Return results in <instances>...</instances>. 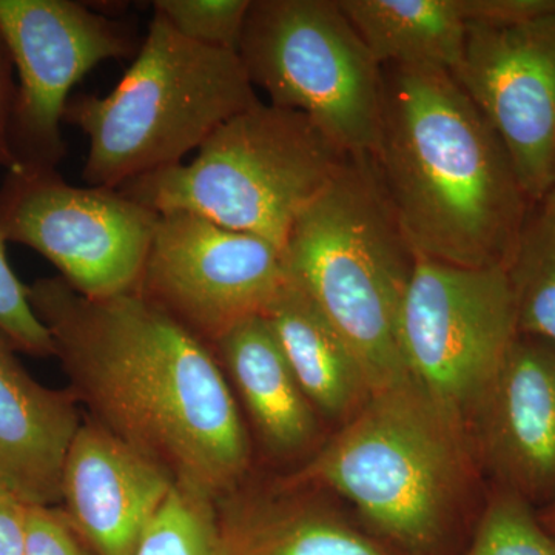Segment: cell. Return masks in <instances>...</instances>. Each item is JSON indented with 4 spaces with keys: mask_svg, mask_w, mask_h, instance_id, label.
I'll list each match as a JSON object with an SVG mask.
<instances>
[{
    "mask_svg": "<svg viewBox=\"0 0 555 555\" xmlns=\"http://www.w3.org/2000/svg\"><path fill=\"white\" fill-rule=\"evenodd\" d=\"M251 0H156L153 10L193 42L240 53Z\"/></svg>",
    "mask_w": 555,
    "mask_h": 555,
    "instance_id": "obj_23",
    "label": "cell"
},
{
    "mask_svg": "<svg viewBox=\"0 0 555 555\" xmlns=\"http://www.w3.org/2000/svg\"><path fill=\"white\" fill-rule=\"evenodd\" d=\"M283 255L288 276L356 352L374 393L411 379L400 321L416 257L372 156H347L295 221Z\"/></svg>",
    "mask_w": 555,
    "mask_h": 555,
    "instance_id": "obj_4",
    "label": "cell"
},
{
    "mask_svg": "<svg viewBox=\"0 0 555 555\" xmlns=\"http://www.w3.org/2000/svg\"><path fill=\"white\" fill-rule=\"evenodd\" d=\"M506 272L518 334L555 343V219L542 208L529 211Z\"/></svg>",
    "mask_w": 555,
    "mask_h": 555,
    "instance_id": "obj_20",
    "label": "cell"
},
{
    "mask_svg": "<svg viewBox=\"0 0 555 555\" xmlns=\"http://www.w3.org/2000/svg\"><path fill=\"white\" fill-rule=\"evenodd\" d=\"M489 485L555 502V343L518 334L467 423Z\"/></svg>",
    "mask_w": 555,
    "mask_h": 555,
    "instance_id": "obj_13",
    "label": "cell"
},
{
    "mask_svg": "<svg viewBox=\"0 0 555 555\" xmlns=\"http://www.w3.org/2000/svg\"><path fill=\"white\" fill-rule=\"evenodd\" d=\"M133 555H217L215 502L175 485Z\"/></svg>",
    "mask_w": 555,
    "mask_h": 555,
    "instance_id": "obj_21",
    "label": "cell"
},
{
    "mask_svg": "<svg viewBox=\"0 0 555 555\" xmlns=\"http://www.w3.org/2000/svg\"><path fill=\"white\" fill-rule=\"evenodd\" d=\"M16 102V82L14 65L9 49L0 36V167L7 170L16 167L13 149H11V119Z\"/></svg>",
    "mask_w": 555,
    "mask_h": 555,
    "instance_id": "obj_26",
    "label": "cell"
},
{
    "mask_svg": "<svg viewBox=\"0 0 555 555\" xmlns=\"http://www.w3.org/2000/svg\"><path fill=\"white\" fill-rule=\"evenodd\" d=\"M159 215L116 189L76 188L56 169L16 166L0 185V233L60 270L82 297L137 291Z\"/></svg>",
    "mask_w": 555,
    "mask_h": 555,
    "instance_id": "obj_9",
    "label": "cell"
},
{
    "mask_svg": "<svg viewBox=\"0 0 555 555\" xmlns=\"http://www.w3.org/2000/svg\"><path fill=\"white\" fill-rule=\"evenodd\" d=\"M259 101L240 53L193 42L155 13L118 86L105 96H76L64 120L89 138L83 179L119 189L178 166Z\"/></svg>",
    "mask_w": 555,
    "mask_h": 555,
    "instance_id": "obj_5",
    "label": "cell"
},
{
    "mask_svg": "<svg viewBox=\"0 0 555 555\" xmlns=\"http://www.w3.org/2000/svg\"><path fill=\"white\" fill-rule=\"evenodd\" d=\"M291 371L332 430L374 396L363 364L301 287L287 278L264 313Z\"/></svg>",
    "mask_w": 555,
    "mask_h": 555,
    "instance_id": "obj_18",
    "label": "cell"
},
{
    "mask_svg": "<svg viewBox=\"0 0 555 555\" xmlns=\"http://www.w3.org/2000/svg\"><path fill=\"white\" fill-rule=\"evenodd\" d=\"M518 337L506 268L415 259L400 321L409 378L467 426Z\"/></svg>",
    "mask_w": 555,
    "mask_h": 555,
    "instance_id": "obj_8",
    "label": "cell"
},
{
    "mask_svg": "<svg viewBox=\"0 0 555 555\" xmlns=\"http://www.w3.org/2000/svg\"><path fill=\"white\" fill-rule=\"evenodd\" d=\"M7 241L0 233V335L17 352L54 357L49 328L33 309L28 287L21 283L7 258Z\"/></svg>",
    "mask_w": 555,
    "mask_h": 555,
    "instance_id": "obj_24",
    "label": "cell"
},
{
    "mask_svg": "<svg viewBox=\"0 0 555 555\" xmlns=\"http://www.w3.org/2000/svg\"><path fill=\"white\" fill-rule=\"evenodd\" d=\"M382 73L372 158L415 257L506 268L532 203L491 124L449 72Z\"/></svg>",
    "mask_w": 555,
    "mask_h": 555,
    "instance_id": "obj_2",
    "label": "cell"
},
{
    "mask_svg": "<svg viewBox=\"0 0 555 555\" xmlns=\"http://www.w3.org/2000/svg\"><path fill=\"white\" fill-rule=\"evenodd\" d=\"M28 297L91 422L211 502L251 476L254 443L214 347L133 291L82 297L61 276Z\"/></svg>",
    "mask_w": 555,
    "mask_h": 555,
    "instance_id": "obj_1",
    "label": "cell"
},
{
    "mask_svg": "<svg viewBox=\"0 0 555 555\" xmlns=\"http://www.w3.org/2000/svg\"><path fill=\"white\" fill-rule=\"evenodd\" d=\"M25 506L0 491V555H25Z\"/></svg>",
    "mask_w": 555,
    "mask_h": 555,
    "instance_id": "obj_27",
    "label": "cell"
},
{
    "mask_svg": "<svg viewBox=\"0 0 555 555\" xmlns=\"http://www.w3.org/2000/svg\"><path fill=\"white\" fill-rule=\"evenodd\" d=\"M347 156L308 116L259 101L215 130L190 163L116 190L155 214L188 211L284 251L295 221Z\"/></svg>",
    "mask_w": 555,
    "mask_h": 555,
    "instance_id": "obj_6",
    "label": "cell"
},
{
    "mask_svg": "<svg viewBox=\"0 0 555 555\" xmlns=\"http://www.w3.org/2000/svg\"><path fill=\"white\" fill-rule=\"evenodd\" d=\"M379 67L454 75L465 50L463 0H338Z\"/></svg>",
    "mask_w": 555,
    "mask_h": 555,
    "instance_id": "obj_19",
    "label": "cell"
},
{
    "mask_svg": "<svg viewBox=\"0 0 555 555\" xmlns=\"http://www.w3.org/2000/svg\"><path fill=\"white\" fill-rule=\"evenodd\" d=\"M463 555H555V537L524 499L489 485L483 514Z\"/></svg>",
    "mask_w": 555,
    "mask_h": 555,
    "instance_id": "obj_22",
    "label": "cell"
},
{
    "mask_svg": "<svg viewBox=\"0 0 555 555\" xmlns=\"http://www.w3.org/2000/svg\"><path fill=\"white\" fill-rule=\"evenodd\" d=\"M240 56L270 104L308 116L347 155H375L382 67L338 0H251Z\"/></svg>",
    "mask_w": 555,
    "mask_h": 555,
    "instance_id": "obj_7",
    "label": "cell"
},
{
    "mask_svg": "<svg viewBox=\"0 0 555 555\" xmlns=\"http://www.w3.org/2000/svg\"><path fill=\"white\" fill-rule=\"evenodd\" d=\"M537 517H539L540 524L545 526L547 532L555 537V502L551 503L545 507L535 509Z\"/></svg>",
    "mask_w": 555,
    "mask_h": 555,
    "instance_id": "obj_28",
    "label": "cell"
},
{
    "mask_svg": "<svg viewBox=\"0 0 555 555\" xmlns=\"http://www.w3.org/2000/svg\"><path fill=\"white\" fill-rule=\"evenodd\" d=\"M452 76L502 141L526 196L542 203L555 169V0L529 16L467 22Z\"/></svg>",
    "mask_w": 555,
    "mask_h": 555,
    "instance_id": "obj_12",
    "label": "cell"
},
{
    "mask_svg": "<svg viewBox=\"0 0 555 555\" xmlns=\"http://www.w3.org/2000/svg\"><path fill=\"white\" fill-rule=\"evenodd\" d=\"M217 555H400L338 495L283 474L215 502Z\"/></svg>",
    "mask_w": 555,
    "mask_h": 555,
    "instance_id": "obj_14",
    "label": "cell"
},
{
    "mask_svg": "<svg viewBox=\"0 0 555 555\" xmlns=\"http://www.w3.org/2000/svg\"><path fill=\"white\" fill-rule=\"evenodd\" d=\"M0 36L17 73L16 166L56 169L65 156L61 122L69 91L102 62L133 53V36L72 0H0Z\"/></svg>",
    "mask_w": 555,
    "mask_h": 555,
    "instance_id": "obj_11",
    "label": "cell"
},
{
    "mask_svg": "<svg viewBox=\"0 0 555 555\" xmlns=\"http://www.w3.org/2000/svg\"><path fill=\"white\" fill-rule=\"evenodd\" d=\"M211 347L269 462L291 470L305 465L332 429L299 387L266 317L241 321Z\"/></svg>",
    "mask_w": 555,
    "mask_h": 555,
    "instance_id": "obj_16",
    "label": "cell"
},
{
    "mask_svg": "<svg viewBox=\"0 0 555 555\" xmlns=\"http://www.w3.org/2000/svg\"><path fill=\"white\" fill-rule=\"evenodd\" d=\"M539 206L546 215L555 219V169L550 189H547L546 195L543 196L542 203H540Z\"/></svg>",
    "mask_w": 555,
    "mask_h": 555,
    "instance_id": "obj_29",
    "label": "cell"
},
{
    "mask_svg": "<svg viewBox=\"0 0 555 555\" xmlns=\"http://www.w3.org/2000/svg\"><path fill=\"white\" fill-rule=\"evenodd\" d=\"M16 352L0 335V491L27 506H54L82 423L78 400L33 378Z\"/></svg>",
    "mask_w": 555,
    "mask_h": 555,
    "instance_id": "obj_17",
    "label": "cell"
},
{
    "mask_svg": "<svg viewBox=\"0 0 555 555\" xmlns=\"http://www.w3.org/2000/svg\"><path fill=\"white\" fill-rule=\"evenodd\" d=\"M288 476L338 495L400 555H463L489 483L469 429L412 379L378 390Z\"/></svg>",
    "mask_w": 555,
    "mask_h": 555,
    "instance_id": "obj_3",
    "label": "cell"
},
{
    "mask_svg": "<svg viewBox=\"0 0 555 555\" xmlns=\"http://www.w3.org/2000/svg\"><path fill=\"white\" fill-rule=\"evenodd\" d=\"M25 555H98L64 509L25 506Z\"/></svg>",
    "mask_w": 555,
    "mask_h": 555,
    "instance_id": "obj_25",
    "label": "cell"
},
{
    "mask_svg": "<svg viewBox=\"0 0 555 555\" xmlns=\"http://www.w3.org/2000/svg\"><path fill=\"white\" fill-rule=\"evenodd\" d=\"M175 481L87 418L65 456L64 513L98 555H133Z\"/></svg>",
    "mask_w": 555,
    "mask_h": 555,
    "instance_id": "obj_15",
    "label": "cell"
},
{
    "mask_svg": "<svg viewBox=\"0 0 555 555\" xmlns=\"http://www.w3.org/2000/svg\"><path fill=\"white\" fill-rule=\"evenodd\" d=\"M280 248L188 211L159 215L138 292L214 345L286 284Z\"/></svg>",
    "mask_w": 555,
    "mask_h": 555,
    "instance_id": "obj_10",
    "label": "cell"
}]
</instances>
